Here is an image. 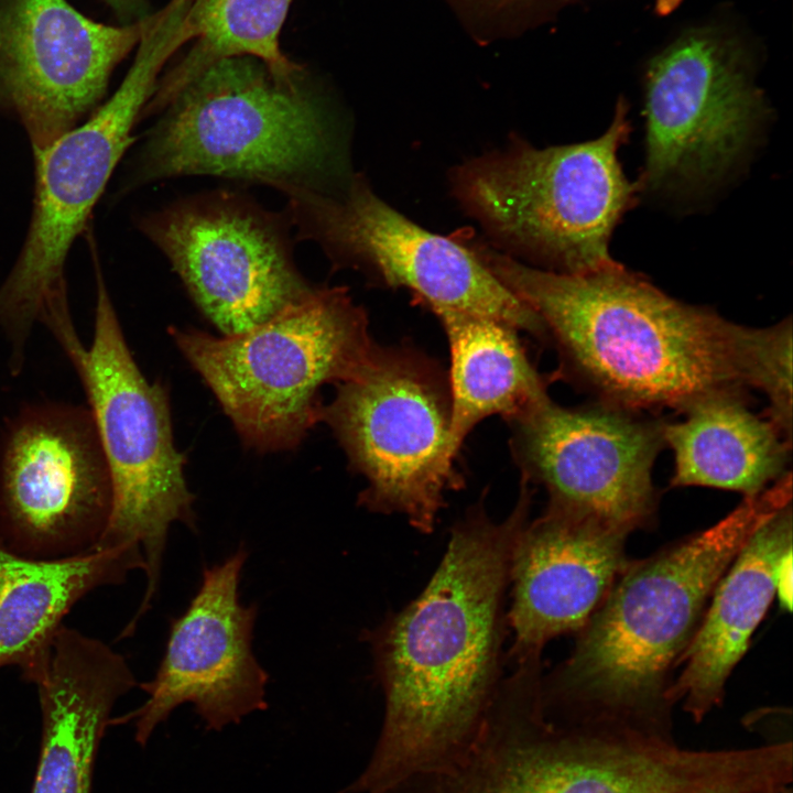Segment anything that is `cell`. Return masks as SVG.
<instances>
[{"mask_svg":"<svg viewBox=\"0 0 793 793\" xmlns=\"http://www.w3.org/2000/svg\"><path fill=\"white\" fill-rule=\"evenodd\" d=\"M530 503L521 482L504 520H491L482 503L472 507L452 529L423 591L366 634L384 716L369 763L339 793H377L439 768L475 738L501 682L503 597Z\"/></svg>","mask_w":793,"mask_h":793,"instance_id":"1","label":"cell"},{"mask_svg":"<svg viewBox=\"0 0 793 793\" xmlns=\"http://www.w3.org/2000/svg\"><path fill=\"white\" fill-rule=\"evenodd\" d=\"M487 268L541 321L566 368L599 402L640 412L759 389L774 326L752 328L673 298L612 262L580 274L525 265L476 245Z\"/></svg>","mask_w":793,"mask_h":793,"instance_id":"2","label":"cell"},{"mask_svg":"<svg viewBox=\"0 0 793 793\" xmlns=\"http://www.w3.org/2000/svg\"><path fill=\"white\" fill-rule=\"evenodd\" d=\"M785 474L715 525L628 563L579 630L565 662L543 678L546 710L672 739L670 672L692 641L710 596L750 536L791 503Z\"/></svg>","mask_w":793,"mask_h":793,"instance_id":"3","label":"cell"},{"mask_svg":"<svg viewBox=\"0 0 793 793\" xmlns=\"http://www.w3.org/2000/svg\"><path fill=\"white\" fill-rule=\"evenodd\" d=\"M252 56L216 61L167 105L132 182L211 175L326 191L343 171L328 115L302 78Z\"/></svg>","mask_w":793,"mask_h":793,"instance_id":"4","label":"cell"},{"mask_svg":"<svg viewBox=\"0 0 793 793\" xmlns=\"http://www.w3.org/2000/svg\"><path fill=\"white\" fill-rule=\"evenodd\" d=\"M96 307L87 348L72 319L50 328L85 390L108 467L112 503L108 523L93 545L142 553L146 588L131 619L150 608L160 580L169 530L175 522L196 531L195 497L185 478L186 458L174 443L167 389L150 382L131 354L90 246Z\"/></svg>","mask_w":793,"mask_h":793,"instance_id":"5","label":"cell"},{"mask_svg":"<svg viewBox=\"0 0 793 793\" xmlns=\"http://www.w3.org/2000/svg\"><path fill=\"white\" fill-rule=\"evenodd\" d=\"M169 333L242 443L259 453L296 448L321 422L322 387L351 379L377 346L365 311L344 286L316 285L239 334Z\"/></svg>","mask_w":793,"mask_h":793,"instance_id":"6","label":"cell"},{"mask_svg":"<svg viewBox=\"0 0 793 793\" xmlns=\"http://www.w3.org/2000/svg\"><path fill=\"white\" fill-rule=\"evenodd\" d=\"M629 132L627 109L618 105L595 140L545 149L515 142L467 161L453 176L455 194L495 238L550 271L598 270L613 262L612 230L639 188L617 155Z\"/></svg>","mask_w":793,"mask_h":793,"instance_id":"7","label":"cell"},{"mask_svg":"<svg viewBox=\"0 0 793 793\" xmlns=\"http://www.w3.org/2000/svg\"><path fill=\"white\" fill-rule=\"evenodd\" d=\"M115 94L84 121L33 151L31 221L18 258L0 285V330L10 344L9 363H24L35 323L68 304L65 264L75 239L133 141L132 130L156 87L166 61L181 47L167 22L149 26Z\"/></svg>","mask_w":793,"mask_h":793,"instance_id":"8","label":"cell"},{"mask_svg":"<svg viewBox=\"0 0 793 793\" xmlns=\"http://www.w3.org/2000/svg\"><path fill=\"white\" fill-rule=\"evenodd\" d=\"M336 385L321 422L367 481L358 502L370 511L400 513L431 533L445 495L463 485L454 467L443 372L422 354L377 345L362 368Z\"/></svg>","mask_w":793,"mask_h":793,"instance_id":"9","label":"cell"},{"mask_svg":"<svg viewBox=\"0 0 793 793\" xmlns=\"http://www.w3.org/2000/svg\"><path fill=\"white\" fill-rule=\"evenodd\" d=\"M767 112L742 42L714 25L680 34L644 74L641 186H703L742 156Z\"/></svg>","mask_w":793,"mask_h":793,"instance_id":"10","label":"cell"},{"mask_svg":"<svg viewBox=\"0 0 793 793\" xmlns=\"http://www.w3.org/2000/svg\"><path fill=\"white\" fill-rule=\"evenodd\" d=\"M283 193L298 237L318 242L334 261L367 269L388 286L406 287L432 311L465 312L544 335L536 315L470 247L411 221L360 176L337 192Z\"/></svg>","mask_w":793,"mask_h":793,"instance_id":"11","label":"cell"},{"mask_svg":"<svg viewBox=\"0 0 793 793\" xmlns=\"http://www.w3.org/2000/svg\"><path fill=\"white\" fill-rule=\"evenodd\" d=\"M138 227L222 335L265 322L316 286L297 270L282 220L235 193L184 199Z\"/></svg>","mask_w":793,"mask_h":793,"instance_id":"12","label":"cell"},{"mask_svg":"<svg viewBox=\"0 0 793 793\" xmlns=\"http://www.w3.org/2000/svg\"><path fill=\"white\" fill-rule=\"evenodd\" d=\"M524 742L547 793H779L793 780L791 740L684 749L626 727L560 724L540 714Z\"/></svg>","mask_w":793,"mask_h":793,"instance_id":"13","label":"cell"},{"mask_svg":"<svg viewBox=\"0 0 793 793\" xmlns=\"http://www.w3.org/2000/svg\"><path fill=\"white\" fill-rule=\"evenodd\" d=\"M522 478L542 485L548 508L590 517L631 533L656 510L654 460L663 423L600 403L567 409L547 397L511 421Z\"/></svg>","mask_w":793,"mask_h":793,"instance_id":"14","label":"cell"},{"mask_svg":"<svg viewBox=\"0 0 793 793\" xmlns=\"http://www.w3.org/2000/svg\"><path fill=\"white\" fill-rule=\"evenodd\" d=\"M150 17L96 23L66 0L0 3V116L18 121L37 151L102 102L115 67L140 42Z\"/></svg>","mask_w":793,"mask_h":793,"instance_id":"15","label":"cell"},{"mask_svg":"<svg viewBox=\"0 0 793 793\" xmlns=\"http://www.w3.org/2000/svg\"><path fill=\"white\" fill-rule=\"evenodd\" d=\"M108 467L88 408L43 403L8 425L0 457V517L33 551L67 548L102 534L111 512Z\"/></svg>","mask_w":793,"mask_h":793,"instance_id":"16","label":"cell"},{"mask_svg":"<svg viewBox=\"0 0 793 793\" xmlns=\"http://www.w3.org/2000/svg\"><path fill=\"white\" fill-rule=\"evenodd\" d=\"M248 552L240 546L221 563L205 566L187 609L172 619L166 648L153 680L142 683L146 700L118 723L133 720L144 746L157 725L185 703L207 729L221 730L267 708L269 675L252 651L258 606L239 599Z\"/></svg>","mask_w":793,"mask_h":793,"instance_id":"17","label":"cell"},{"mask_svg":"<svg viewBox=\"0 0 793 793\" xmlns=\"http://www.w3.org/2000/svg\"><path fill=\"white\" fill-rule=\"evenodd\" d=\"M629 533L553 508L526 522L514 543L507 615L514 663L541 659L545 644L579 631L627 567Z\"/></svg>","mask_w":793,"mask_h":793,"instance_id":"18","label":"cell"},{"mask_svg":"<svg viewBox=\"0 0 793 793\" xmlns=\"http://www.w3.org/2000/svg\"><path fill=\"white\" fill-rule=\"evenodd\" d=\"M42 732L30 793H91L95 762L117 700L137 684L124 658L61 626L31 674Z\"/></svg>","mask_w":793,"mask_h":793,"instance_id":"19","label":"cell"},{"mask_svg":"<svg viewBox=\"0 0 793 793\" xmlns=\"http://www.w3.org/2000/svg\"><path fill=\"white\" fill-rule=\"evenodd\" d=\"M792 552L791 503L745 543L718 580L698 628L677 661L684 667L666 692L699 723L724 697L726 681L775 596L776 576Z\"/></svg>","mask_w":793,"mask_h":793,"instance_id":"20","label":"cell"},{"mask_svg":"<svg viewBox=\"0 0 793 793\" xmlns=\"http://www.w3.org/2000/svg\"><path fill=\"white\" fill-rule=\"evenodd\" d=\"M145 569L142 553L90 546L55 560L13 552L0 539V667L26 678L45 659L65 613L88 591Z\"/></svg>","mask_w":793,"mask_h":793,"instance_id":"21","label":"cell"},{"mask_svg":"<svg viewBox=\"0 0 793 793\" xmlns=\"http://www.w3.org/2000/svg\"><path fill=\"white\" fill-rule=\"evenodd\" d=\"M674 423H663L674 454L671 485L704 486L754 496L787 471L792 439L767 416L752 413L742 394L702 400Z\"/></svg>","mask_w":793,"mask_h":793,"instance_id":"22","label":"cell"},{"mask_svg":"<svg viewBox=\"0 0 793 793\" xmlns=\"http://www.w3.org/2000/svg\"><path fill=\"white\" fill-rule=\"evenodd\" d=\"M433 312L450 350L449 439L457 455L465 437L481 420L497 414L514 420L547 398L546 387L530 362L517 328L459 311Z\"/></svg>","mask_w":793,"mask_h":793,"instance_id":"23","label":"cell"},{"mask_svg":"<svg viewBox=\"0 0 793 793\" xmlns=\"http://www.w3.org/2000/svg\"><path fill=\"white\" fill-rule=\"evenodd\" d=\"M188 42L185 58L156 85L145 106L150 116L163 110L181 89L218 59L252 56L280 74H294L301 66L280 48V33L292 0H185Z\"/></svg>","mask_w":793,"mask_h":793,"instance_id":"24","label":"cell"},{"mask_svg":"<svg viewBox=\"0 0 793 793\" xmlns=\"http://www.w3.org/2000/svg\"><path fill=\"white\" fill-rule=\"evenodd\" d=\"M775 596L782 608L787 610L792 606V552L789 553L780 565L776 584Z\"/></svg>","mask_w":793,"mask_h":793,"instance_id":"25","label":"cell"},{"mask_svg":"<svg viewBox=\"0 0 793 793\" xmlns=\"http://www.w3.org/2000/svg\"><path fill=\"white\" fill-rule=\"evenodd\" d=\"M109 3L118 13L122 15H130L138 12L142 6L143 0H105Z\"/></svg>","mask_w":793,"mask_h":793,"instance_id":"26","label":"cell"},{"mask_svg":"<svg viewBox=\"0 0 793 793\" xmlns=\"http://www.w3.org/2000/svg\"><path fill=\"white\" fill-rule=\"evenodd\" d=\"M779 793H792V789H791V786H787Z\"/></svg>","mask_w":793,"mask_h":793,"instance_id":"27","label":"cell"}]
</instances>
